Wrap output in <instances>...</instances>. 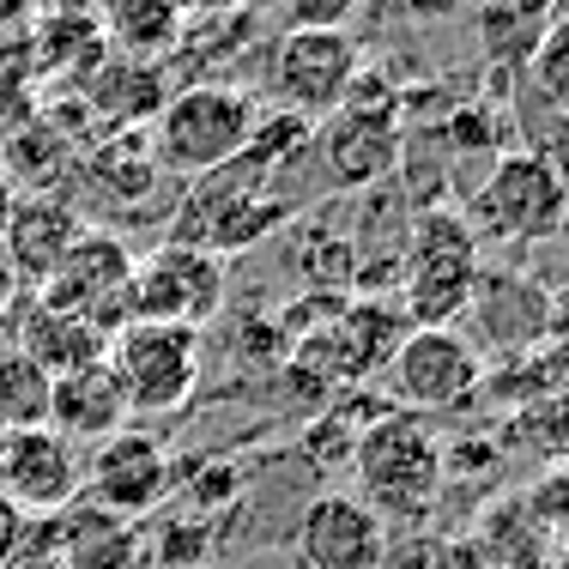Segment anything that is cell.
I'll list each match as a JSON object with an SVG mask.
<instances>
[{
	"label": "cell",
	"instance_id": "obj_10",
	"mask_svg": "<svg viewBox=\"0 0 569 569\" xmlns=\"http://www.w3.org/2000/svg\"><path fill=\"white\" fill-rule=\"evenodd\" d=\"M303 569H388L395 533L358 491H316L291 527Z\"/></svg>",
	"mask_w": 569,
	"mask_h": 569
},
{
	"label": "cell",
	"instance_id": "obj_22",
	"mask_svg": "<svg viewBox=\"0 0 569 569\" xmlns=\"http://www.w3.org/2000/svg\"><path fill=\"white\" fill-rule=\"evenodd\" d=\"M533 86L546 91V103H558V110L569 116V31H558V24H551L546 31V43L533 49Z\"/></svg>",
	"mask_w": 569,
	"mask_h": 569
},
{
	"label": "cell",
	"instance_id": "obj_12",
	"mask_svg": "<svg viewBox=\"0 0 569 569\" xmlns=\"http://www.w3.org/2000/svg\"><path fill=\"white\" fill-rule=\"evenodd\" d=\"M0 497L19 515H61L86 497V455L49 425L0 437Z\"/></svg>",
	"mask_w": 569,
	"mask_h": 569
},
{
	"label": "cell",
	"instance_id": "obj_23",
	"mask_svg": "<svg viewBox=\"0 0 569 569\" xmlns=\"http://www.w3.org/2000/svg\"><path fill=\"white\" fill-rule=\"evenodd\" d=\"M284 31H346L363 12V0H279Z\"/></svg>",
	"mask_w": 569,
	"mask_h": 569
},
{
	"label": "cell",
	"instance_id": "obj_11",
	"mask_svg": "<svg viewBox=\"0 0 569 569\" xmlns=\"http://www.w3.org/2000/svg\"><path fill=\"white\" fill-rule=\"evenodd\" d=\"M170 479H176L170 449H164V437L146 430V425H128V430H116L110 442L86 449V497L98 509L121 515V521L152 515L170 497Z\"/></svg>",
	"mask_w": 569,
	"mask_h": 569
},
{
	"label": "cell",
	"instance_id": "obj_21",
	"mask_svg": "<svg viewBox=\"0 0 569 569\" xmlns=\"http://www.w3.org/2000/svg\"><path fill=\"white\" fill-rule=\"evenodd\" d=\"M140 551L158 569H200L207 563V521L200 515H170L152 539H140Z\"/></svg>",
	"mask_w": 569,
	"mask_h": 569
},
{
	"label": "cell",
	"instance_id": "obj_19",
	"mask_svg": "<svg viewBox=\"0 0 569 569\" xmlns=\"http://www.w3.org/2000/svg\"><path fill=\"white\" fill-rule=\"evenodd\" d=\"M551 31V0H485L479 7V43L491 61L527 67Z\"/></svg>",
	"mask_w": 569,
	"mask_h": 569
},
{
	"label": "cell",
	"instance_id": "obj_7",
	"mask_svg": "<svg viewBox=\"0 0 569 569\" xmlns=\"http://www.w3.org/2000/svg\"><path fill=\"white\" fill-rule=\"evenodd\" d=\"M479 291V237L455 212H430L412 237L406 267V309L418 328H455V316Z\"/></svg>",
	"mask_w": 569,
	"mask_h": 569
},
{
	"label": "cell",
	"instance_id": "obj_8",
	"mask_svg": "<svg viewBox=\"0 0 569 569\" xmlns=\"http://www.w3.org/2000/svg\"><path fill=\"white\" fill-rule=\"evenodd\" d=\"M388 376H395L400 412H449L467 406L485 382V358L467 333L455 328H412L400 333V346L388 351Z\"/></svg>",
	"mask_w": 569,
	"mask_h": 569
},
{
	"label": "cell",
	"instance_id": "obj_1",
	"mask_svg": "<svg viewBox=\"0 0 569 569\" xmlns=\"http://www.w3.org/2000/svg\"><path fill=\"white\" fill-rule=\"evenodd\" d=\"M351 472H358V497L382 515L388 527H395V521L418 527L430 509H437V497H442L449 455H442L430 418H418V412H382L376 425L358 430Z\"/></svg>",
	"mask_w": 569,
	"mask_h": 569
},
{
	"label": "cell",
	"instance_id": "obj_27",
	"mask_svg": "<svg viewBox=\"0 0 569 569\" xmlns=\"http://www.w3.org/2000/svg\"><path fill=\"white\" fill-rule=\"evenodd\" d=\"M12 297H19V279H12V261H7V249H0V316L12 309Z\"/></svg>",
	"mask_w": 569,
	"mask_h": 569
},
{
	"label": "cell",
	"instance_id": "obj_16",
	"mask_svg": "<svg viewBox=\"0 0 569 569\" xmlns=\"http://www.w3.org/2000/svg\"><path fill=\"white\" fill-rule=\"evenodd\" d=\"M12 346H19L24 358H31L37 370L49 376V382H56V376L86 370V363H103V358H110V333L91 328L86 316H67V309L43 303V297L24 309V321H19V333H12Z\"/></svg>",
	"mask_w": 569,
	"mask_h": 569
},
{
	"label": "cell",
	"instance_id": "obj_13",
	"mask_svg": "<svg viewBox=\"0 0 569 569\" xmlns=\"http://www.w3.org/2000/svg\"><path fill=\"white\" fill-rule=\"evenodd\" d=\"M321 158L340 188H370L400 164V116L395 98H370L363 86H351V98L321 121Z\"/></svg>",
	"mask_w": 569,
	"mask_h": 569
},
{
	"label": "cell",
	"instance_id": "obj_17",
	"mask_svg": "<svg viewBox=\"0 0 569 569\" xmlns=\"http://www.w3.org/2000/svg\"><path fill=\"white\" fill-rule=\"evenodd\" d=\"M56 551L61 569H133L140 563V527L79 497L56 515Z\"/></svg>",
	"mask_w": 569,
	"mask_h": 569
},
{
	"label": "cell",
	"instance_id": "obj_4",
	"mask_svg": "<svg viewBox=\"0 0 569 569\" xmlns=\"http://www.w3.org/2000/svg\"><path fill=\"white\" fill-rule=\"evenodd\" d=\"M110 376L121 382L133 418L182 412L200 388V333L170 328V321H128L110 333Z\"/></svg>",
	"mask_w": 569,
	"mask_h": 569
},
{
	"label": "cell",
	"instance_id": "obj_20",
	"mask_svg": "<svg viewBox=\"0 0 569 569\" xmlns=\"http://www.w3.org/2000/svg\"><path fill=\"white\" fill-rule=\"evenodd\" d=\"M49 376L37 370L31 358H24L19 346H0V437H12V430H37L49 425Z\"/></svg>",
	"mask_w": 569,
	"mask_h": 569
},
{
	"label": "cell",
	"instance_id": "obj_24",
	"mask_svg": "<svg viewBox=\"0 0 569 569\" xmlns=\"http://www.w3.org/2000/svg\"><path fill=\"white\" fill-rule=\"evenodd\" d=\"M182 19H224V12H254V0H176Z\"/></svg>",
	"mask_w": 569,
	"mask_h": 569
},
{
	"label": "cell",
	"instance_id": "obj_25",
	"mask_svg": "<svg viewBox=\"0 0 569 569\" xmlns=\"http://www.w3.org/2000/svg\"><path fill=\"white\" fill-rule=\"evenodd\" d=\"M400 7L412 12V19H449V12H460L467 0H400Z\"/></svg>",
	"mask_w": 569,
	"mask_h": 569
},
{
	"label": "cell",
	"instance_id": "obj_6",
	"mask_svg": "<svg viewBox=\"0 0 569 569\" xmlns=\"http://www.w3.org/2000/svg\"><path fill=\"white\" fill-rule=\"evenodd\" d=\"M230 273L224 254L200 242H158L152 254H133V321H170V328H207L224 309Z\"/></svg>",
	"mask_w": 569,
	"mask_h": 569
},
{
	"label": "cell",
	"instance_id": "obj_14",
	"mask_svg": "<svg viewBox=\"0 0 569 569\" xmlns=\"http://www.w3.org/2000/svg\"><path fill=\"white\" fill-rule=\"evenodd\" d=\"M79 237H86L79 212L56 194H24V200H12L7 219H0V249H7V261H12V279L37 284V291L56 279V267L73 254Z\"/></svg>",
	"mask_w": 569,
	"mask_h": 569
},
{
	"label": "cell",
	"instance_id": "obj_5",
	"mask_svg": "<svg viewBox=\"0 0 569 569\" xmlns=\"http://www.w3.org/2000/svg\"><path fill=\"white\" fill-rule=\"evenodd\" d=\"M363 73V49L351 31H279L267 43V91L284 116L328 121Z\"/></svg>",
	"mask_w": 569,
	"mask_h": 569
},
{
	"label": "cell",
	"instance_id": "obj_18",
	"mask_svg": "<svg viewBox=\"0 0 569 569\" xmlns=\"http://www.w3.org/2000/svg\"><path fill=\"white\" fill-rule=\"evenodd\" d=\"M103 37L121 49V61H164L182 43V7L176 0H98Z\"/></svg>",
	"mask_w": 569,
	"mask_h": 569
},
{
	"label": "cell",
	"instance_id": "obj_2",
	"mask_svg": "<svg viewBox=\"0 0 569 569\" xmlns=\"http://www.w3.org/2000/svg\"><path fill=\"white\" fill-rule=\"evenodd\" d=\"M254 128H261V103L242 86L194 79V86L170 91L164 110L152 116L158 164L176 176H219L249 152Z\"/></svg>",
	"mask_w": 569,
	"mask_h": 569
},
{
	"label": "cell",
	"instance_id": "obj_26",
	"mask_svg": "<svg viewBox=\"0 0 569 569\" xmlns=\"http://www.w3.org/2000/svg\"><path fill=\"white\" fill-rule=\"evenodd\" d=\"M19 527H24V515L7 503V497H0V558H7L12 551V539H19Z\"/></svg>",
	"mask_w": 569,
	"mask_h": 569
},
{
	"label": "cell",
	"instance_id": "obj_9",
	"mask_svg": "<svg viewBox=\"0 0 569 569\" xmlns=\"http://www.w3.org/2000/svg\"><path fill=\"white\" fill-rule=\"evenodd\" d=\"M43 303L86 316L91 328L116 333L133 321V249L110 230H86L73 242V254L56 267V279L43 284Z\"/></svg>",
	"mask_w": 569,
	"mask_h": 569
},
{
	"label": "cell",
	"instance_id": "obj_3",
	"mask_svg": "<svg viewBox=\"0 0 569 569\" xmlns=\"http://www.w3.org/2000/svg\"><path fill=\"white\" fill-rule=\"evenodd\" d=\"M569 219V176L546 152H503L467 207V230L503 249L551 242Z\"/></svg>",
	"mask_w": 569,
	"mask_h": 569
},
{
	"label": "cell",
	"instance_id": "obj_15",
	"mask_svg": "<svg viewBox=\"0 0 569 569\" xmlns=\"http://www.w3.org/2000/svg\"><path fill=\"white\" fill-rule=\"evenodd\" d=\"M128 425H133V412L121 400V382L110 376V363H86L73 376H56V388H49V430L67 437L79 455L110 442Z\"/></svg>",
	"mask_w": 569,
	"mask_h": 569
}]
</instances>
